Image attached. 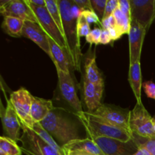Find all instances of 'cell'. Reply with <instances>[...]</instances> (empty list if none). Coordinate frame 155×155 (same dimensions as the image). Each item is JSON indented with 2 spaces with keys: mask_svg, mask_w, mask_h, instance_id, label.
<instances>
[{
  "mask_svg": "<svg viewBox=\"0 0 155 155\" xmlns=\"http://www.w3.org/2000/svg\"><path fill=\"white\" fill-rule=\"evenodd\" d=\"M155 0H130L131 20L148 31L155 19Z\"/></svg>",
  "mask_w": 155,
  "mask_h": 155,
  "instance_id": "11",
  "label": "cell"
},
{
  "mask_svg": "<svg viewBox=\"0 0 155 155\" xmlns=\"http://www.w3.org/2000/svg\"><path fill=\"white\" fill-rule=\"evenodd\" d=\"M2 121L3 130L7 135V137L15 142H18L21 125L9 99L7 100L6 107L2 111Z\"/></svg>",
  "mask_w": 155,
  "mask_h": 155,
  "instance_id": "15",
  "label": "cell"
},
{
  "mask_svg": "<svg viewBox=\"0 0 155 155\" xmlns=\"http://www.w3.org/2000/svg\"><path fill=\"white\" fill-rule=\"evenodd\" d=\"M147 30L134 20H131L129 42H130V64L139 61L142 48Z\"/></svg>",
  "mask_w": 155,
  "mask_h": 155,
  "instance_id": "13",
  "label": "cell"
},
{
  "mask_svg": "<svg viewBox=\"0 0 155 155\" xmlns=\"http://www.w3.org/2000/svg\"><path fill=\"white\" fill-rule=\"evenodd\" d=\"M64 155H94L82 150H69L63 148Z\"/></svg>",
  "mask_w": 155,
  "mask_h": 155,
  "instance_id": "39",
  "label": "cell"
},
{
  "mask_svg": "<svg viewBox=\"0 0 155 155\" xmlns=\"http://www.w3.org/2000/svg\"><path fill=\"white\" fill-rule=\"evenodd\" d=\"M153 125H154V130L155 132V116L153 117Z\"/></svg>",
  "mask_w": 155,
  "mask_h": 155,
  "instance_id": "42",
  "label": "cell"
},
{
  "mask_svg": "<svg viewBox=\"0 0 155 155\" xmlns=\"http://www.w3.org/2000/svg\"><path fill=\"white\" fill-rule=\"evenodd\" d=\"M25 21L14 17H4L2 28L6 34L12 37L18 38L22 36Z\"/></svg>",
  "mask_w": 155,
  "mask_h": 155,
  "instance_id": "21",
  "label": "cell"
},
{
  "mask_svg": "<svg viewBox=\"0 0 155 155\" xmlns=\"http://www.w3.org/2000/svg\"><path fill=\"white\" fill-rule=\"evenodd\" d=\"M0 12L3 17H14L23 21L38 23L37 18L26 0L0 1Z\"/></svg>",
  "mask_w": 155,
  "mask_h": 155,
  "instance_id": "10",
  "label": "cell"
},
{
  "mask_svg": "<svg viewBox=\"0 0 155 155\" xmlns=\"http://www.w3.org/2000/svg\"><path fill=\"white\" fill-rule=\"evenodd\" d=\"M108 32L109 33H110V38H111L112 41H115L117 40V39H120V38L124 35L122 33H121L120 30L117 27L110 28L108 30Z\"/></svg>",
  "mask_w": 155,
  "mask_h": 155,
  "instance_id": "38",
  "label": "cell"
},
{
  "mask_svg": "<svg viewBox=\"0 0 155 155\" xmlns=\"http://www.w3.org/2000/svg\"><path fill=\"white\" fill-rule=\"evenodd\" d=\"M133 141L139 148H145L151 153L155 155V139H145L133 135Z\"/></svg>",
  "mask_w": 155,
  "mask_h": 155,
  "instance_id": "27",
  "label": "cell"
},
{
  "mask_svg": "<svg viewBox=\"0 0 155 155\" xmlns=\"http://www.w3.org/2000/svg\"><path fill=\"white\" fill-rule=\"evenodd\" d=\"M26 2L33 11L36 18H37L38 23L45 30L46 34L51 39H54L67 52L66 43H65L63 35L61 34L54 21L50 15L46 7H36V6L29 3L27 0H26Z\"/></svg>",
  "mask_w": 155,
  "mask_h": 155,
  "instance_id": "9",
  "label": "cell"
},
{
  "mask_svg": "<svg viewBox=\"0 0 155 155\" xmlns=\"http://www.w3.org/2000/svg\"><path fill=\"white\" fill-rule=\"evenodd\" d=\"M58 77V86L61 95L68 105L75 110L76 114L83 112L82 104L77 94L75 86L71 74H65L61 71H57Z\"/></svg>",
  "mask_w": 155,
  "mask_h": 155,
  "instance_id": "12",
  "label": "cell"
},
{
  "mask_svg": "<svg viewBox=\"0 0 155 155\" xmlns=\"http://www.w3.org/2000/svg\"><path fill=\"white\" fill-rule=\"evenodd\" d=\"M154 5H155V2H154Z\"/></svg>",
  "mask_w": 155,
  "mask_h": 155,
  "instance_id": "43",
  "label": "cell"
},
{
  "mask_svg": "<svg viewBox=\"0 0 155 155\" xmlns=\"http://www.w3.org/2000/svg\"><path fill=\"white\" fill-rule=\"evenodd\" d=\"M90 31V26L80 13L77 19V33L79 38L86 37Z\"/></svg>",
  "mask_w": 155,
  "mask_h": 155,
  "instance_id": "28",
  "label": "cell"
},
{
  "mask_svg": "<svg viewBox=\"0 0 155 155\" xmlns=\"http://www.w3.org/2000/svg\"><path fill=\"white\" fill-rule=\"evenodd\" d=\"M133 155H151V153L145 148H139L138 151Z\"/></svg>",
  "mask_w": 155,
  "mask_h": 155,
  "instance_id": "41",
  "label": "cell"
},
{
  "mask_svg": "<svg viewBox=\"0 0 155 155\" xmlns=\"http://www.w3.org/2000/svg\"><path fill=\"white\" fill-rule=\"evenodd\" d=\"M105 155H133L138 151L137 145L133 140L124 142L104 136H89Z\"/></svg>",
  "mask_w": 155,
  "mask_h": 155,
  "instance_id": "7",
  "label": "cell"
},
{
  "mask_svg": "<svg viewBox=\"0 0 155 155\" xmlns=\"http://www.w3.org/2000/svg\"><path fill=\"white\" fill-rule=\"evenodd\" d=\"M129 124L133 135L145 138L155 139L153 117L142 103H136L129 114Z\"/></svg>",
  "mask_w": 155,
  "mask_h": 155,
  "instance_id": "4",
  "label": "cell"
},
{
  "mask_svg": "<svg viewBox=\"0 0 155 155\" xmlns=\"http://www.w3.org/2000/svg\"><path fill=\"white\" fill-rule=\"evenodd\" d=\"M101 30L102 29H100L98 27H95L92 30H91L90 33H89L87 36L86 37V42H89L91 45L92 44L95 45H98L100 44V39H101Z\"/></svg>",
  "mask_w": 155,
  "mask_h": 155,
  "instance_id": "30",
  "label": "cell"
},
{
  "mask_svg": "<svg viewBox=\"0 0 155 155\" xmlns=\"http://www.w3.org/2000/svg\"><path fill=\"white\" fill-rule=\"evenodd\" d=\"M85 77L89 82L95 84H104L101 74L98 70L95 61V55L89 56L85 62Z\"/></svg>",
  "mask_w": 155,
  "mask_h": 155,
  "instance_id": "22",
  "label": "cell"
},
{
  "mask_svg": "<svg viewBox=\"0 0 155 155\" xmlns=\"http://www.w3.org/2000/svg\"><path fill=\"white\" fill-rule=\"evenodd\" d=\"M119 9L127 17L131 18L130 0H119Z\"/></svg>",
  "mask_w": 155,
  "mask_h": 155,
  "instance_id": "34",
  "label": "cell"
},
{
  "mask_svg": "<svg viewBox=\"0 0 155 155\" xmlns=\"http://www.w3.org/2000/svg\"><path fill=\"white\" fill-rule=\"evenodd\" d=\"M62 148L69 150H82L94 155H105L98 148V145L89 138L72 141Z\"/></svg>",
  "mask_w": 155,
  "mask_h": 155,
  "instance_id": "20",
  "label": "cell"
},
{
  "mask_svg": "<svg viewBox=\"0 0 155 155\" xmlns=\"http://www.w3.org/2000/svg\"><path fill=\"white\" fill-rule=\"evenodd\" d=\"M51 59L53 61L57 71H61L65 74H70V61L66 51L60 46L54 39L48 36Z\"/></svg>",
  "mask_w": 155,
  "mask_h": 155,
  "instance_id": "17",
  "label": "cell"
},
{
  "mask_svg": "<svg viewBox=\"0 0 155 155\" xmlns=\"http://www.w3.org/2000/svg\"><path fill=\"white\" fill-rule=\"evenodd\" d=\"M33 130L45 142H46L48 145H49L50 146L52 147L53 148H54L55 150H57L58 152H60L61 154L64 155V153L63 148L61 146L58 145L57 142H55V140L54 139V138L42 127L39 123H37V124H35L34 126H33Z\"/></svg>",
  "mask_w": 155,
  "mask_h": 155,
  "instance_id": "24",
  "label": "cell"
},
{
  "mask_svg": "<svg viewBox=\"0 0 155 155\" xmlns=\"http://www.w3.org/2000/svg\"><path fill=\"white\" fill-rule=\"evenodd\" d=\"M76 114L86 129L88 136H104L124 142H129L133 140V135L131 133L104 122L92 116L87 111L80 112Z\"/></svg>",
  "mask_w": 155,
  "mask_h": 155,
  "instance_id": "3",
  "label": "cell"
},
{
  "mask_svg": "<svg viewBox=\"0 0 155 155\" xmlns=\"http://www.w3.org/2000/svg\"><path fill=\"white\" fill-rule=\"evenodd\" d=\"M54 108L51 100L44 99L33 95L32 96L30 114L35 124L42 122Z\"/></svg>",
  "mask_w": 155,
  "mask_h": 155,
  "instance_id": "18",
  "label": "cell"
},
{
  "mask_svg": "<svg viewBox=\"0 0 155 155\" xmlns=\"http://www.w3.org/2000/svg\"><path fill=\"white\" fill-rule=\"evenodd\" d=\"M128 80L133 94L136 97L137 103H142L141 90H142V86L143 83H142V71H141L140 61L130 64Z\"/></svg>",
  "mask_w": 155,
  "mask_h": 155,
  "instance_id": "19",
  "label": "cell"
},
{
  "mask_svg": "<svg viewBox=\"0 0 155 155\" xmlns=\"http://www.w3.org/2000/svg\"><path fill=\"white\" fill-rule=\"evenodd\" d=\"M101 26L103 30H108L111 27H116V21L114 15L108 17V18H104L101 21Z\"/></svg>",
  "mask_w": 155,
  "mask_h": 155,
  "instance_id": "36",
  "label": "cell"
},
{
  "mask_svg": "<svg viewBox=\"0 0 155 155\" xmlns=\"http://www.w3.org/2000/svg\"><path fill=\"white\" fill-rule=\"evenodd\" d=\"M107 0H91L93 11L97 14L98 18L102 20L104 18V11Z\"/></svg>",
  "mask_w": 155,
  "mask_h": 155,
  "instance_id": "29",
  "label": "cell"
},
{
  "mask_svg": "<svg viewBox=\"0 0 155 155\" xmlns=\"http://www.w3.org/2000/svg\"><path fill=\"white\" fill-rule=\"evenodd\" d=\"M22 136L20 137L21 148L26 155H63L44 142L33 130L21 128Z\"/></svg>",
  "mask_w": 155,
  "mask_h": 155,
  "instance_id": "6",
  "label": "cell"
},
{
  "mask_svg": "<svg viewBox=\"0 0 155 155\" xmlns=\"http://www.w3.org/2000/svg\"><path fill=\"white\" fill-rule=\"evenodd\" d=\"M32 96L27 89L21 88L18 90L12 92L9 101L12 103L18 120L21 123V128L33 130L35 123L30 114L32 104Z\"/></svg>",
  "mask_w": 155,
  "mask_h": 155,
  "instance_id": "5",
  "label": "cell"
},
{
  "mask_svg": "<svg viewBox=\"0 0 155 155\" xmlns=\"http://www.w3.org/2000/svg\"><path fill=\"white\" fill-rule=\"evenodd\" d=\"M104 84H95L86 77L83 79V94L88 112L92 113L101 105Z\"/></svg>",
  "mask_w": 155,
  "mask_h": 155,
  "instance_id": "16",
  "label": "cell"
},
{
  "mask_svg": "<svg viewBox=\"0 0 155 155\" xmlns=\"http://www.w3.org/2000/svg\"><path fill=\"white\" fill-rule=\"evenodd\" d=\"M72 2L80 9V11H93L92 4H91V0H72Z\"/></svg>",
  "mask_w": 155,
  "mask_h": 155,
  "instance_id": "35",
  "label": "cell"
},
{
  "mask_svg": "<svg viewBox=\"0 0 155 155\" xmlns=\"http://www.w3.org/2000/svg\"><path fill=\"white\" fill-rule=\"evenodd\" d=\"M81 15L85 18L89 24H98L100 22V18L97 15L94 11L90 10H83L80 12Z\"/></svg>",
  "mask_w": 155,
  "mask_h": 155,
  "instance_id": "32",
  "label": "cell"
},
{
  "mask_svg": "<svg viewBox=\"0 0 155 155\" xmlns=\"http://www.w3.org/2000/svg\"><path fill=\"white\" fill-rule=\"evenodd\" d=\"M58 5L61 14L67 54L71 66L80 71L82 53L77 33V19L81 11L73 3L72 0H58Z\"/></svg>",
  "mask_w": 155,
  "mask_h": 155,
  "instance_id": "1",
  "label": "cell"
},
{
  "mask_svg": "<svg viewBox=\"0 0 155 155\" xmlns=\"http://www.w3.org/2000/svg\"><path fill=\"white\" fill-rule=\"evenodd\" d=\"M113 15L116 21V27L123 34H128L131 25V18L124 15L119 8L115 11Z\"/></svg>",
  "mask_w": 155,
  "mask_h": 155,
  "instance_id": "26",
  "label": "cell"
},
{
  "mask_svg": "<svg viewBox=\"0 0 155 155\" xmlns=\"http://www.w3.org/2000/svg\"><path fill=\"white\" fill-rule=\"evenodd\" d=\"M39 124L63 147L72 141L80 139L77 127L68 117L59 113L56 108Z\"/></svg>",
  "mask_w": 155,
  "mask_h": 155,
  "instance_id": "2",
  "label": "cell"
},
{
  "mask_svg": "<svg viewBox=\"0 0 155 155\" xmlns=\"http://www.w3.org/2000/svg\"><path fill=\"white\" fill-rule=\"evenodd\" d=\"M89 114L92 116L95 117L104 122L124 129L132 133L130 128V124H129L130 111L127 112L125 110L117 109L110 105L101 104V105L98 107L95 111Z\"/></svg>",
  "mask_w": 155,
  "mask_h": 155,
  "instance_id": "8",
  "label": "cell"
},
{
  "mask_svg": "<svg viewBox=\"0 0 155 155\" xmlns=\"http://www.w3.org/2000/svg\"><path fill=\"white\" fill-rule=\"evenodd\" d=\"M22 153L17 142L7 136L0 138V155H21Z\"/></svg>",
  "mask_w": 155,
  "mask_h": 155,
  "instance_id": "23",
  "label": "cell"
},
{
  "mask_svg": "<svg viewBox=\"0 0 155 155\" xmlns=\"http://www.w3.org/2000/svg\"><path fill=\"white\" fill-rule=\"evenodd\" d=\"M22 36L28 38L51 57L48 36L39 23L26 21L24 22Z\"/></svg>",
  "mask_w": 155,
  "mask_h": 155,
  "instance_id": "14",
  "label": "cell"
},
{
  "mask_svg": "<svg viewBox=\"0 0 155 155\" xmlns=\"http://www.w3.org/2000/svg\"><path fill=\"white\" fill-rule=\"evenodd\" d=\"M29 3L36 7H46L45 0H27Z\"/></svg>",
  "mask_w": 155,
  "mask_h": 155,
  "instance_id": "40",
  "label": "cell"
},
{
  "mask_svg": "<svg viewBox=\"0 0 155 155\" xmlns=\"http://www.w3.org/2000/svg\"><path fill=\"white\" fill-rule=\"evenodd\" d=\"M118 7H119V0H107L103 19L113 15Z\"/></svg>",
  "mask_w": 155,
  "mask_h": 155,
  "instance_id": "31",
  "label": "cell"
},
{
  "mask_svg": "<svg viewBox=\"0 0 155 155\" xmlns=\"http://www.w3.org/2000/svg\"><path fill=\"white\" fill-rule=\"evenodd\" d=\"M46 2V8L49 12L50 15L55 22L56 25L58 26L60 30L61 33L64 36V30L63 24H62V18L61 14L60 9H59L58 5V0H45Z\"/></svg>",
  "mask_w": 155,
  "mask_h": 155,
  "instance_id": "25",
  "label": "cell"
},
{
  "mask_svg": "<svg viewBox=\"0 0 155 155\" xmlns=\"http://www.w3.org/2000/svg\"><path fill=\"white\" fill-rule=\"evenodd\" d=\"M113 42L110 38V33H109L108 30H101V39H100V44L102 45H107V44H110Z\"/></svg>",
  "mask_w": 155,
  "mask_h": 155,
  "instance_id": "37",
  "label": "cell"
},
{
  "mask_svg": "<svg viewBox=\"0 0 155 155\" xmlns=\"http://www.w3.org/2000/svg\"><path fill=\"white\" fill-rule=\"evenodd\" d=\"M145 94L149 98L155 99V83L152 81H147L142 84Z\"/></svg>",
  "mask_w": 155,
  "mask_h": 155,
  "instance_id": "33",
  "label": "cell"
}]
</instances>
